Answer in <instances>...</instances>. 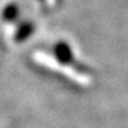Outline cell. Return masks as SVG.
I'll list each match as a JSON object with an SVG mask.
<instances>
[{"mask_svg":"<svg viewBox=\"0 0 128 128\" xmlns=\"http://www.w3.org/2000/svg\"><path fill=\"white\" fill-rule=\"evenodd\" d=\"M34 59L37 60V63H41L42 66L48 67V68H52V70H62L64 75H67L68 78H71V79H74V80L79 82V84H84V83L87 82L84 76H82V75H79V74H75V72H71V70H70V68H64L63 66H62V67L57 66V64L54 63V60L50 59V57H48L45 53H36V54H34Z\"/></svg>","mask_w":128,"mask_h":128,"instance_id":"cell-1","label":"cell"},{"mask_svg":"<svg viewBox=\"0 0 128 128\" xmlns=\"http://www.w3.org/2000/svg\"><path fill=\"white\" fill-rule=\"evenodd\" d=\"M30 32H32V29H30V26H23V27H22V30H20V33L16 36V38L22 40L23 37H26V36L29 34Z\"/></svg>","mask_w":128,"mask_h":128,"instance_id":"cell-2","label":"cell"},{"mask_svg":"<svg viewBox=\"0 0 128 128\" xmlns=\"http://www.w3.org/2000/svg\"><path fill=\"white\" fill-rule=\"evenodd\" d=\"M16 12V8L14 7V6H10V7L6 10V16L8 18V19H12V15Z\"/></svg>","mask_w":128,"mask_h":128,"instance_id":"cell-3","label":"cell"}]
</instances>
